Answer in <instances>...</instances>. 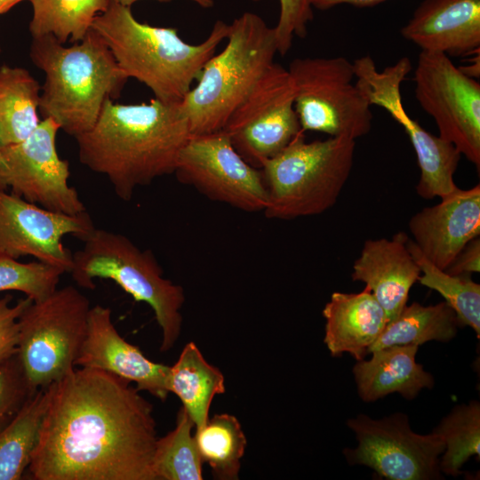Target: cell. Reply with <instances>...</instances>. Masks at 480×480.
Segmentation results:
<instances>
[{"instance_id": "1", "label": "cell", "mask_w": 480, "mask_h": 480, "mask_svg": "<svg viewBox=\"0 0 480 480\" xmlns=\"http://www.w3.org/2000/svg\"><path fill=\"white\" fill-rule=\"evenodd\" d=\"M156 427L130 381L76 367L51 385L28 470L35 480H156Z\"/></svg>"}, {"instance_id": "2", "label": "cell", "mask_w": 480, "mask_h": 480, "mask_svg": "<svg viewBox=\"0 0 480 480\" xmlns=\"http://www.w3.org/2000/svg\"><path fill=\"white\" fill-rule=\"evenodd\" d=\"M190 136L180 103L108 99L92 128L76 140L81 164L106 176L116 195L129 201L138 188L174 172Z\"/></svg>"}, {"instance_id": "3", "label": "cell", "mask_w": 480, "mask_h": 480, "mask_svg": "<svg viewBox=\"0 0 480 480\" xmlns=\"http://www.w3.org/2000/svg\"><path fill=\"white\" fill-rule=\"evenodd\" d=\"M125 75L144 84L155 99L180 103L203 67L227 38L228 24L218 20L200 44L185 42L174 28L138 21L130 7L110 0L92 25Z\"/></svg>"}, {"instance_id": "4", "label": "cell", "mask_w": 480, "mask_h": 480, "mask_svg": "<svg viewBox=\"0 0 480 480\" xmlns=\"http://www.w3.org/2000/svg\"><path fill=\"white\" fill-rule=\"evenodd\" d=\"M29 55L45 75L41 115L75 138L92 128L105 101L118 98L128 80L92 28L80 43L68 47L52 35L34 37Z\"/></svg>"}, {"instance_id": "5", "label": "cell", "mask_w": 480, "mask_h": 480, "mask_svg": "<svg viewBox=\"0 0 480 480\" xmlns=\"http://www.w3.org/2000/svg\"><path fill=\"white\" fill-rule=\"evenodd\" d=\"M227 44L203 67L180 102L191 135L223 130L229 116L275 62V28L245 12L228 24Z\"/></svg>"}, {"instance_id": "6", "label": "cell", "mask_w": 480, "mask_h": 480, "mask_svg": "<svg viewBox=\"0 0 480 480\" xmlns=\"http://www.w3.org/2000/svg\"><path fill=\"white\" fill-rule=\"evenodd\" d=\"M82 241L69 272L76 284L93 290L95 278L110 279L136 301L147 303L161 329L160 351L170 350L181 331L183 288L164 277L150 250L140 249L120 233L94 228Z\"/></svg>"}, {"instance_id": "7", "label": "cell", "mask_w": 480, "mask_h": 480, "mask_svg": "<svg viewBox=\"0 0 480 480\" xmlns=\"http://www.w3.org/2000/svg\"><path fill=\"white\" fill-rule=\"evenodd\" d=\"M356 140L329 137L308 142L300 133L261 167L268 219L294 220L332 207L349 178Z\"/></svg>"}, {"instance_id": "8", "label": "cell", "mask_w": 480, "mask_h": 480, "mask_svg": "<svg viewBox=\"0 0 480 480\" xmlns=\"http://www.w3.org/2000/svg\"><path fill=\"white\" fill-rule=\"evenodd\" d=\"M89 299L72 285L31 301L19 317L18 356L30 386L38 390L76 368L85 338Z\"/></svg>"}, {"instance_id": "9", "label": "cell", "mask_w": 480, "mask_h": 480, "mask_svg": "<svg viewBox=\"0 0 480 480\" xmlns=\"http://www.w3.org/2000/svg\"><path fill=\"white\" fill-rule=\"evenodd\" d=\"M300 128L356 140L372 129L371 104L357 87L353 62L344 57L296 58L287 68Z\"/></svg>"}, {"instance_id": "10", "label": "cell", "mask_w": 480, "mask_h": 480, "mask_svg": "<svg viewBox=\"0 0 480 480\" xmlns=\"http://www.w3.org/2000/svg\"><path fill=\"white\" fill-rule=\"evenodd\" d=\"M287 68L274 62L234 110L223 130L238 154L261 169L303 132Z\"/></svg>"}, {"instance_id": "11", "label": "cell", "mask_w": 480, "mask_h": 480, "mask_svg": "<svg viewBox=\"0 0 480 480\" xmlns=\"http://www.w3.org/2000/svg\"><path fill=\"white\" fill-rule=\"evenodd\" d=\"M415 97L436 122L438 136L480 168V84L450 57L420 51L414 71Z\"/></svg>"}, {"instance_id": "12", "label": "cell", "mask_w": 480, "mask_h": 480, "mask_svg": "<svg viewBox=\"0 0 480 480\" xmlns=\"http://www.w3.org/2000/svg\"><path fill=\"white\" fill-rule=\"evenodd\" d=\"M357 440L343 451L351 465H364L389 480H431L441 476L442 437L413 432L407 415L395 413L380 420L359 414L347 421Z\"/></svg>"}, {"instance_id": "13", "label": "cell", "mask_w": 480, "mask_h": 480, "mask_svg": "<svg viewBox=\"0 0 480 480\" xmlns=\"http://www.w3.org/2000/svg\"><path fill=\"white\" fill-rule=\"evenodd\" d=\"M212 201L247 212H263L268 192L261 169L249 164L224 131L191 135L173 172Z\"/></svg>"}, {"instance_id": "14", "label": "cell", "mask_w": 480, "mask_h": 480, "mask_svg": "<svg viewBox=\"0 0 480 480\" xmlns=\"http://www.w3.org/2000/svg\"><path fill=\"white\" fill-rule=\"evenodd\" d=\"M60 126L51 118L40 121L23 141L0 148V189L47 210L76 215L86 208L69 186V164L56 148Z\"/></svg>"}, {"instance_id": "15", "label": "cell", "mask_w": 480, "mask_h": 480, "mask_svg": "<svg viewBox=\"0 0 480 480\" xmlns=\"http://www.w3.org/2000/svg\"><path fill=\"white\" fill-rule=\"evenodd\" d=\"M87 212L70 215L47 210L0 189V253L13 259L32 256L69 273L72 252L62 239L81 241L94 228Z\"/></svg>"}, {"instance_id": "16", "label": "cell", "mask_w": 480, "mask_h": 480, "mask_svg": "<svg viewBox=\"0 0 480 480\" xmlns=\"http://www.w3.org/2000/svg\"><path fill=\"white\" fill-rule=\"evenodd\" d=\"M76 366L115 374L134 382L139 391H147L162 401L170 393V366L149 360L138 347L126 341L113 324L111 309L101 305L90 308Z\"/></svg>"}, {"instance_id": "17", "label": "cell", "mask_w": 480, "mask_h": 480, "mask_svg": "<svg viewBox=\"0 0 480 480\" xmlns=\"http://www.w3.org/2000/svg\"><path fill=\"white\" fill-rule=\"evenodd\" d=\"M408 228L421 254L445 270L480 235V185L458 188L437 204L423 208L410 219Z\"/></svg>"}, {"instance_id": "18", "label": "cell", "mask_w": 480, "mask_h": 480, "mask_svg": "<svg viewBox=\"0 0 480 480\" xmlns=\"http://www.w3.org/2000/svg\"><path fill=\"white\" fill-rule=\"evenodd\" d=\"M420 51L465 57L480 49V0H423L401 28Z\"/></svg>"}, {"instance_id": "19", "label": "cell", "mask_w": 480, "mask_h": 480, "mask_svg": "<svg viewBox=\"0 0 480 480\" xmlns=\"http://www.w3.org/2000/svg\"><path fill=\"white\" fill-rule=\"evenodd\" d=\"M408 240L403 232L391 238L368 239L353 264L352 280L365 284L383 308L388 322L406 306L409 292L420 275Z\"/></svg>"}, {"instance_id": "20", "label": "cell", "mask_w": 480, "mask_h": 480, "mask_svg": "<svg viewBox=\"0 0 480 480\" xmlns=\"http://www.w3.org/2000/svg\"><path fill=\"white\" fill-rule=\"evenodd\" d=\"M324 342L332 356L349 353L364 359L388 323L386 314L365 287L358 293L335 292L323 309Z\"/></svg>"}, {"instance_id": "21", "label": "cell", "mask_w": 480, "mask_h": 480, "mask_svg": "<svg viewBox=\"0 0 480 480\" xmlns=\"http://www.w3.org/2000/svg\"><path fill=\"white\" fill-rule=\"evenodd\" d=\"M418 348L416 345H394L372 352L370 360L357 361L353 374L360 398L374 402L399 393L412 400L422 388H432L433 376L416 362Z\"/></svg>"}, {"instance_id": "22", "label": "cell", "mask_w": 480, "mask_h": 480, "mask_svg": "<svg viewBox=\"0 0 480 480\" xmlns=\"http://www.w3.org/2000/svg\"><path fill=\"white\" fill-rule=\"evenodd\" d=\"M390 116L406 132L414 148L420 179L417 194L423 199L444 197L458 188L454 181L461 154L452 143L426 131L406 113L403 103H397L388 110Z\"/></svg>"}, {"instance_id": "23", "label": "cell", "mask_w": 480, "mask_h": 480, "mask_svg": "<svg viewBox=\"0 0 480 480\" xmlns=\"http://www.w3.org/2000/svg\"><path fill=\"white\" fill-rule=\"evenodd\" d=\"M167 386L169 392L180 399L196 430L209 420L213 397L225 393L222 372L205 360L192 341L185 345L178 360L170 366Z\"/></svg>"}, {"instance_id": "24", "label": "cell", "mask_w": 480, "mask_h": 480, "mask_svg": "<svg viewBox=\"0 0 480 480\" xmlns=\"http://www.w3.org/2000/svg\"><path fill=\"white\" fill-rule=\"evenodd\" d=\"M39 83L22 68H0V148L25 140L37 127Z\"/></svg>"}, {"instance_id": "25", "label": "cell", "mask_w": 480, "mask_h": 480, "mask_svg": "<svg viewBox=\"0 0 480 480\" xmlns=\"http://www.w3.org/2000/svg\"><path fill=\"white\" fill-rule=\"evenodd\" d=\"M459 327L455 312L445 301L429 306L413 302L387 323L368 353L394 345L447 342L456 336Z\"/></svg>"}, {"instance_id": "26", "label": "cell", "mask_w": 480, "mask_h": 480, "mask_svg": "<svg viewBox=\"0 0 480 480\" xmlns=\"http://www.w3.org/2000/svg\"><path fill=\"white\" fill-rule=\"evenodd\" d=\"M51 396L38 389L0 431V480H20L30 463Z\"/></svg>"}, {"instance_id": "27", "label": "cell", "mask_w": 480, "mask_h": 480, "mask_svg": "<svg viewBox=\"0 0 480 480\" xmlns=\"http://www.w3.org/2000/svg\"><path fill=\"white\" fill-rule=\"evenodd\" d=\"M110 0H31L29 31L34 37L52 35L60 43L84 39L95 17L107 10Z\"/></svg>"}, {"instance_id": "28", "label": "cell", "mask_w": 480, "mask_h": 480, "mask_svg": "<svg viewBox=\"0 0 480 480\" xmlns=\"http://www.w3.org/2000/svg\"><path fill=\"white\" fill-rule=\"evenodd\" d=\"M195 438L203 462L210 466L215 478L238 479L247 441L235 416L215 414L196 430Z\"/></svg>"}, {"instance_id": "29", "label": "cell", "mask_w": 480, "mask_h": 480, "mask_svg": "<svg viewBox=\"0 0 480 480\" xmlns=\"http://www.w3.org/2000/svg\"><path fill=\"white\" fill-rule=\"evenodd\" d=\"M408 248L420 269V284L440 293L455 312L460 327H471L479 339L480 284L470 275H452L440 269L421 254L411 239Z\"/></svg>"}, {"instance_id": "30", "label": "cell", "mask_w": 480, "mask_h": 480, "mask_svg": "<svg viewBox=\"0 0 480 480\" xmlns=\"http://www.w3.org/2000/svg\"><path fill=\"white\" fill-rule=\"evenodd\" d=\"M195 424L181 407L176 427L157 438L153 457L156 480H202V458L191 430Z\"/></svg>"}, {"instance_id": "31", "label": "cell", "mask_w": 480, "mask_h": 480, "mask_svg": "<svg viewBox=\"0 0 480 480\" xmlns=\"http://www.w3.org/2000/svg\"><path fill=\"white\" fill-rule=\"evenodd\" d=\"M444 443V451L439 461L440 471L457 476L460 468L472 457L480 454V404L473 400L455 406L433 430Z\"/></svg>"}, {"instance_id": "32", "label": "cell", "mask_w": 480, "mask_h": 480, "mask_svg": "<svg viewBox=\"0 0 480 480\" xmlns=\"http://www.w3.org/2000/svg\"><path fill=\"white\" fill-rule=\"evenodd\" d=\"M64 273L47 263L38 260L22 263L0 253V292H21L33 301H39L58 288Z\"/></svg>"}, {"instance_id": "33", "label": "cell", "mask_w": 480, "mask_h": 480, "mask_svg": "<svg viewBox=\"0 0 480 480\" xmlns=\"http://www.w3.org/2000/svg\"><path fill=\"white\" fill-rule=\"evenodd\" d=\"M36 391L28 380L18 353L0 365V431Z\"/></svg>"}, {"instance_id": "34", "label": "cell", "mask_w": 480, "mask_h": 480, "mask_svg": "<svg viewBox=\"0 0 480 480\" xmlns=\"http://www.w3.org/2000/svg\"><path fill=\"white\" fill-rule=\"evenodd\" d=\"M279 18L274 28L277 52L284 56L292 48L294 36L304 38L307 36L314 13L311 0H279Z\"/></svg>"}, {"instance_id": "35", "label": "cell", "mask_w": 480, "mask_h": 480, "mask_svg": "<svg viewBox=\"0 0 480 480\" xmlns=\"http://www.w3.org/2000/svg\"><path fill=\"white\" fill-rule=\"evenodd\" d=\"M12 296L0 298V365L18 351L19 317L32 301L26 297L12 305Z\"/></svg>"}, {"instance_id": "36", "label": "cell", "mask_w": 480, "mask_h": 480, "mask_svg": "<svg viewBox=\"0 0 480 480\" xmlns=\"http://www.w3.org/2000/svg\"><path fill=\"white\" fill-rule=\"evenodd\" d=\"M445 271L452 275H471L480 271L479 236L464 246Z\"/></svg>"}, {"instance_id": "37", "label": "cell", "mask_w": 480, "mask_h": 480, "mask_svg": "<svg viewBox=\"0 0 480 480\" xmlns=\"http://www.w3.org/2000/svg\"><path fill=\"white\" fill-rule=\"evenodd\" d=\"M388 0H311L313 8L325 11L340 4H349L356 7H370Z\"/></svg>"}, {"instance_id": "38", "label": "cell", "mask_w": 480, "mask_h": 480, "mask_svg": "<svg viewBox=\"0 0 480 480\" xmlns=\"http://www.w3.org/2000/svg\"><path fill=\"white\" fill-rule=\"evenodd\" d=\"M121 5L131 7L132 4H133L135 2L139 0H112ZM160 2H167L171 0H157ZM191 2H194L197 5H199L202 8H212L214 5V0H188Z\"/></svg>"}, {"instance_id": "39", "label": "cell", "mask_w": 480, "mask_h": 480, "mask_svg": "<svg viewBox=\"0 0 480 480\" xmlns=\"http://www.w3.org/2000/svg\"><path fill=\"white\" fill-rule=\"evenodd\" d=\"M479 53H477L476 56H475V60H472L468 66L466 67H459L462 72H464L467 76L476 79V77H479Z\"/></svg>"}, {"instance_id": "40", "label": "cell", "mask_w": 480, "mask_h": 480, "mask_svg": "<svg viewBox=\"0 0 480 480\" xmlns=\"http://www.w3.org/2000/svg\"><path fill=\"white\" fill-rule=\"evenodd\" d=\"M23 0H0V14H4ZM31 1V0H30Z\"/></svg>"}, {"instance_id": "41", "label": "cell", "mask_w": 480, "mask_h": 480, "mask_svg": "<svg viewBox=\"0 0 480 480\" xmlns=\"http://www.w3.org/2000/svg\"><path fill=\"white\" fill-rule=\"evenodd\" d=\"M0 162H1V155H0Z\"/></svg>"}]
</instances>
